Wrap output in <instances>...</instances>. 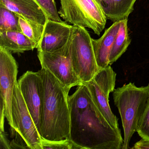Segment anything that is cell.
Segmentation results:
<instances>
[{
    "instance_id": "obj_1",
    "label": "cell",
    "mask_w": 149,
    "mask_h": 149,
    "mask_svg": "<svg viewBox=\"0 0 149 149\" xmlns=\"http://www.w3.org/2000/svg\"><path fill=\"white\" fill-rule=\"evenodd\" d=\"M70 139L85 149H123L120 130L109 125L93 102L85 84L68 97Z\"/></svg>"
},
{
    "instance_id": "obj_2",
    "label": "cell",
    "mask_w": 149,
    "mask_h": 149,
    "mask_svg": "<svg viewBox=\"0 0 149 149\" xmlns=\"http://www.w3.org/2000/svg\"><path fill=\"white\" fill-rule=\"evenodd\" d=\"M44 88L40 136L52 142L70 139V113L68 94L70 89L64 87L47 70L38 71Z\"/></svg>"
},
{
    "instance_id": "obj_3",
    "label": "cell",
    "mask_w": 149,
    "mask_h": 149,
    "mask_svg": "<svg viewBox=\"0 0 149 149\" xmlns=\"http://www.w3.org/2000/svg\"><path fill=\"white\" fill-rule=\"evenodd\" d=\"M113 97L122 119L124 135L123 149H128L149 99V84L140 87L131 82L124 84L115 89Z\"/></svg>"
},
{
    "instance_id": "obj_4",
    "label": "cell",
    "mask_w": 149,
    "mask_h": 149,
    "mask_svg": "<svg viewBox=\"0 0 149 149\" xmlns=\"http://www.w3.org/2000/svg\"><path fill=\"white\" fill-rule=\"evenodd\" d=\"M60 17L73 26L88 28L100 35L107 18L95 0H60Z\"/></svg>"
},
{
    "instance_id": "obj_5",
    "label": "cell",
    "mask_w": 149,
    "mask_h": 149,
    "mask_svg": "<svg viewBox=\"0 0 149 149\" xmlns=\"http://www.w3.org/2000/svg\"><path fill=\"white\" fill-rule=\"evenodd\" d=\"M92 39L85 28L73 26L72 63L75 72L83 84L92 80L99 70L94 54Z\"/></svg>"
},
{
    "instance_id": "obj_6",
    "label": "cell",
    "mask_w": 149,
    "mask_h": 149,
    "mask_svg": "<svg viewBox=\"0 0 149 149\" xmlns=\"http://www.w3.org/2000/svg\"><path fill=\"white\" fill-rule=\"evenodd\" d=\"M37 52L42 68L49 71L64 87L71 89L83 84L73 67L72 36L67 44L58 50Z\"/></svg>"
},
{
    "instance_id": "obj_7",
    "label": "cell",
    "mask_w": 149,
    "mask_h": 149,
    "mask_svg": "<svg viewBox=\"0 0 149 149\" xmlns=\"http://www.w3.org/2000/svg\"><path fill=\"white\" fill-rule=\"evenodd\" d=\"M116 74L111 65L99 70L93 79L85 84L90 93L95 105L109 125L120 130L118 118L111 111L109 104V94L113 92L116 85Z\"/></svg>"
},
{
    "instance_id": "obj_8",
    "label": "cell",
    "mask_w": 149,
    "mask_h": 149,
    "mask_svg": "<svg viewBox=\"0 0 149 149\" xmlns=\"http://www.w3.org/2000/svg\"><path fill=\"white\" fill-rule=\"evenodd\" d=\"M12 129L21 137L29 149H42L41 137L18 87L15 84L12 100Z\"/></svg>"
},
{
    "instance_id": "obj_9",
    "label": "cell",
    "mask_w": 149,
    "mask_h": 149,
    "mask_svg": "<svg viewBox=\"0 0 149 149\" xmlns=\"http://www.w3.org/2000/svg\"><path fill=\"white\" fill-rule=\"evenodd\" d=\"M18 85L40 135L44 99L42 79L38 72L27 71L18 80Z\"/></svg>"
},
{
    "instance_id": "obj_10",
    "label": "cell",
    "mask_w": 149,
    "mask_h": 149,
    "mask_svg": "<svg viewBox=\"0 0 149 149\" xmlns=\"http://www.w3.org/2000/svg\"><path fill=\"white\" fill-rule=\"evenodd\" d=\"M18 65L12 53L0 47V88L1 99L6 108V117L13 127L12 104L14 90L17 82Z\"/></svg>"
},
{
    "instance_id": "obj_11",
    "label": "cell",
    "mask_w": 149,
    "mask_h": 149,
    "mask_svg": "<svg viewBox=\"0 0 149 149\" xmlns=\"http://www.w3.org/2000/svg\"><path fill=\"white\" fill-rule=\"evenodd\" d=\"M73 26L48 19L37 51L54 52L64 47L71 37Z\"/></svg>"
},
{
    "instance_id": "obj_12",
    "label": "cell",
    "mask_w": 149,
    "mask_h": 149,
    "mask_svg": "<svg viewBox=\"0 0 149 149\" xmlns=\"http://www.w3.org/2000/svg\"><path fill=\"white\" fill-rule=\"evenodd\" d=\"M0 6L43 26L48 19L36 0H0Z\"/></svg>"
},
{
    "instance_id": "obj_13",
    "label": "cell",
    "mask_w": 149,
    "mask_h": 149,
    "mask_svg": "<svg viewBox=\"0 0 149 149\" xmlns=\"http://www.w3.org/2000/svg\"><path fill=\"white\" fill-rule=\"evenodd\" d=\"M120 21L114 22L105 30L102 37L97 40L92 39L94 54L99 70L109 65L110 55L120 27Z\"/></svg>"
},
{
    "instance_id": "obj_14",
    "label": "cell",
    "mask_w": 149,
    "mask_h": 149,
    "mask_svg": "<svg viewBox=\"0 0 149 149\" xmlns=\"http://www.w3.org/2000/svg\"><path fill=\"white\" fill-rule=\"evenodd\" d=\"M108 19L113 22L128 18L137 0H95Z\"/></svg>"
},
{
    "instance_id": "obj_15",
    "label": "cell",
    "mask_w": 149,
    "mask_h": 149,
    "mask_svg": "<svg viewBox=\"0 0 149 149\" xmlns=\"http://www.w3.org/2000/svg\"><path fill=\"white\" fill-rule=\"evenodd\" d=\"M0 47L12 53H23L37 48L36 43L19 31L0 32Z\"/></svg>"
},
{
    "instance_id": "obj_16",
    "label": "cell",
    "mask_w": 149,
    "mask_h": 149,
    "mask_svg": "<svg viewBox=\"0 0 149 149\" xmlns=\"http://www.w3.org/2000/svg\"><path fill=\"white\" fill-rule=\"evenodd\" d=\"M120 27L115 38L110 55L109 64L111 65L116 61L127 50L130 44L131 40L128 33V19L120 20Z\"/></svg>"
},
{
    "instance_id": "obj_17",
    "label": "cell",
    "mask_w": 149,
    "mask_h": 149,
    "mask_svg": "<svg viewBox=\"0 0 149 149\" xmlns=\"http://www.w3.org/2000/svg\"><path fill=\"white\" fill-rule=\"evenodd\" d=\"M18 15L20 31L36 43L38 48L43 36L45 26L27 19L19 15Z\"/></svg>"
},
{
    "instance_id": "obj_18",
    "label": "cell",
    "mask_w": 149,
    "mask_h": 149,
    "mask_svg": "<svg viewBox=\"0 0 149 149\" xmlns=\"http://www.w3.org/2000/svg\"><path fill=\"white\" fill-rule=\"evenodd\" d=\"M19 31V17L14 12L0 6V32Z\"/></svg>"
},
{
    "instance_id": "obj_19",
    "label": "cell",
    "mask_w": 149,
    "mask_h": 149,
    "mask_svg": "<svg viewBox=\"0 0 149 149\" xmlns=\"http://www.w3.org/2000/svg\"><path fill=\"white\" fill-rule=\"evenodd\" d=\"M44 11L48 19L55 21L61 22L54 0H36Z\"/></svg>"
},
{
    "instance_id": "obj_20",
    "label": "cell",
    "mask_w": 149,
    "mask_h": 149,
    "mask_svg": "<svg viewBox=\"0 0 149 149\" xmlns=\"http://www.w3.org/2000/svg\"><path fill=\"white\" fill-rule=\"evenodd\" d=\"M136 132L141 138L149 140V99L139 121Z\"/></svg>"
},
{
    "instance_id": "obj_21",
    "label": "cell",
    "mask_w": 149,
    "mask_h": 149,
    "mask_svg": "<svg viewBox=\"0 0 149 149\" xmlns=\"http://www.w3.org/2000/svg\"><path fill=\"white\" fill-rule=\"evenodd\" d=\"M42 149H74L81 148L70 139L56 142L47 141L42 139Z\"/></svg>"
},
{
    "instance_id": "obj_22",
    "label": "cell",
    "mask_w": 149,
    "mask_h": 149,
    "mask_svg": "<svg viewBox=\"0 0 149 149\" xmlns=\"http://www.w3.org/2000/svg\"><path fill=\"white\" fill-rule=\"evenodd\" d=\"M0 149H10V143L7 136L6 133L5 131H0Z\"/></svg>"
},
{
    "instance_id": "obj_23",
    "label": "cell",
    "mask_w": 149,
    "mask_h": 149,
    "mask_svg": "<svg viewBox=\"0 0 149 149\" xmlns=\"http://www.w3.org/2000/svg\"><path fill=\"white\" fill-rule=\"evenodd\" d=\"M0 131H5L4 124H5V117H6V108L5 104L3 100L1 99L0 102Z\"/></svg>"
},
{
    "instance_id": "obj_24",
    "label": "cell",
    "mask_w": 149,
    "mask_h": 149,
    "mask_svg": "<svg viewBox=\"0 0 149 149\" xmlns=\"http://www.w3.org/2000/svg\"><path fill=\"white\" fill-rule=\"evenodd\" d=\"M132 149H149V140L142 138L134 144Z\"/></svg>"
}]
</instances>
